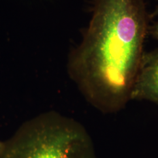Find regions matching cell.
Instances as JSON below:
<instances>
[{
    "label": "cell",
    "instance_id": "6da1fadb",
    "mask_svg": "<svg viewBox=\"0 0 158 158\" xmlns=\"http://www.w3.org/2000/svg\"><path fill=\"white\" fill-rule=\"evenodd\" d=\"M149 20L145 0H94L82 40L69 56L68 72L102 113H118L131 101Z\"/></svg>",
    "mask_w": 158,
    "mask_h": 158
},
{
    "label": "cell",
    "instance_id": "7a4b0ae2",
    "mask_svg": "<svg viewBox=\"0 0 158 158\" xmlns=\"http://www.w3.org/2000/svg\"><path fill=\"white\" fill-rule=\"evenodd\" d=\"M0 158H97L84 126L56 111L26 121L2 142Z\"/></svg>",
    "mask_w": 158,
    "mask_h": 158
},
{
    "label": "cell",
    "instance_id": "3957f363",
    "mask_svg": "<svg viewBox=\"0 0 158 158\" xmlns=\"http://www.w3.org/2000/svg\"><path fill=\"white\" fill-rule=\"evenodd\" d=\"M131 100L148 101L158 104V48L145 52Z\"/></svg>",
    "mask_w": 158,
    "mask_h": 158
},
{
    "label": "cell",
    "instance_id": "277c9868",
    "mask_svg": "<svg viewBox=\"0 0 158 158\" xmlns=\"http://www.w3.org/2000/svg\"><path fill=\"white\" fill-rule=\"evenodd\" d=\"M148 34L152 37L153 39L158 41V20L149 27Z\"/></svg>",
    "mask_w": 158,
    "mask_h": 158
},
{
    "label": "cell",
    "instance_id": "5b68a950",
    "mask_svg": "<svg viewBox=\"0 0 158 158\" xmlns=\"http://www.w3.org/2000/svg\"><path fill=\"white\" fill-rule=\"evenodd\" d=\"M157 1H158V4L155 6L154 10L151 13L149 14V17L150 20L152 19L153 18H158V0Z\"/></svg>",
    "mask_w": 158,
    "mask_h": 158
},
{
    "label": "cell",
    "instance_id": "8992f818",
    "mask_svg": "<svg viewBox=\"0 0 158 158\" xmlns=\"http://www.w3.org/2000/svg\"><path fill=\"white\" fill-rule=\"evenodd\" d=\"M2 142H0V149H1V148L2 147Z\"/></svg>",
    "mask_w": 158,
    "mask_h": 158
}]
</instances>
